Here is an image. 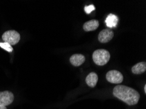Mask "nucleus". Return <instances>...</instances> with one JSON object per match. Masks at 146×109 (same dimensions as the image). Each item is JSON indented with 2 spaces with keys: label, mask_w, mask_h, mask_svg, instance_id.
<instances>
[{
  "label": "nucleus",
  "mask_w": 146,
  "mask_h": 109,
  "mask_svg": "<svg viewBox=\"0 0 146 109\" xmlns=\"http://www.w3.org/2000/svg\"><path fill=\"white\" fill-rule=\"evenodd\" d=\"M113 94L129 105L136 104L140 97L139 93L134 89L124 85L116 86L113 91Z\"/></svg>",
  "instance_id": "obj_1"
},
{
  "label": "nucleus",
  "mask_w": 146,
  "mask_h": 109,
  "mask_svg": "<svg viewBox=\"0 0 146 109\" xmlns=\"http://www.w3.org/2000/svg\"><path fill=\"white\" fill-rule=\"evenodd\" d=\"M110 54L108 50L104 49H98L95 50L92 54V59L98 65H104L109 61Z\"/></svg>",
  "instance_id": "obj_2"
},
{
  "label": "nucleus",
  "mask_w": 146,
  "mask_h": 109,
  "mask_svg": "<svg viewBox=\"0 0 146 109\" xmlns=\"http://www.w3.org/2000/svg\"><path fill=\"white\" fill-rule=\"evenodd\" d=\"M2 39L5 43L15 45L19 43L21 39V35L17 31L15 30H9L7 31L2 35Z\"/></svg>",
  "instance_id": "obj_3"
},
{
  "label": "nucleus",
  "mask_w": 146,
  "mask_h": 109,
  "mask_svg": "<svg viewBox=\"0 0 146 109\" xmlns=\"http://www.w3.org/2000/svg\"><path fill=\"white\" fill-rule=\"evenodd\" d=\"M107 81L112 84H121L123 81V76L121 73L116 70L108 71L106 74Z\"/></svg>",
  "instance_id": "obj_4"
},
{
  "label": "nucleus",
  "mask_w": 146,
  "mask_h": 109,
  "mask_svg": "<svg viewBox=\"0 0 146 109\" xmlns=\"http://www.w3.org/2000/svg\"><path fill=\"white\" fill-rule=\"evenodd\" d=\"M14 95L9 91L0 92V106H6L13 103Z\"/></svg>",
  "instance_id": "obj_5"
},
{
  "label": "nucleus",
  "mask_w": 146,
  "mask_h": 109,
  "mask_svg": "<svg viewBox=\"0 0 146 109\" xmlns=\"http://www.w3.org/2000/svg\"><path fill=\"white\" fill-rule=\"evenodd\" d=\"M114 35V33L111 29L103 30L98 35V41L102 43H106L111 41Z\"/></svg>",
  "instance_id": "obj_6"
},
{
  "label": "nucleus",
  "mask_w": 146,
  "mask_h": 109,
  "mask_svg": "<svg viewBox=\"0 0 146 109\" xmlns=\"http://www.w3.org/2000/svg\"><path fill=\"white\" fill-rule=\"evenodd\" d=\"M70 63L75 67H78L82 65L85 61V57L83 55L80 54H74L70 57Z\"/></svg>",
  "instance_id": "obj_7"
},
{
  "label": "nucleus",
  "mask_w": 146,
  "mask_h": 109,
  "mask_svg": "<svg viewBox=\"0 0 146 109\" xmlns=\"http://www.w3.org/2000/svg\"><path fill=\"white\" fill-rule=\"evenodd\" d=\"M86 83L87 84L88 86L91 88H94L96 86L97 82L98 81V75L94 72L90 73V74L87 75V77H86Z\"/></svg>",
  "instance_id": "obj_8"
},
{
  "label": "nucleus",
  "mask_w": 146,
  "mask_h": 109,
  "mask_svg": "<svg viewBox=\"0 0 146 109\" xmlns=\"http://www.w3.org/2000/svg\"><path fill=\"white\" fill-rule=\"evenodd\" d=\"M119 18L116 15L113 14H110L106 19V26L110 28H115L118 24Z\"/></svg>",
  "instance_id": "obj_9"
},
{
  "label": "nucleus",
  "mask_w": 146,
  "mask_h": 109,
  "mask_svg": "<svg viewBox=\"0 0 146 109\" xmlns=\"http://www.w3.org/2000/svg\"><path fill=\"white\" fill-rule=\"evenodd\" d=\"M99 26V22L96 20H91L85 22L83 25V29L85 32H91L96 30Z\"/></svg>",
  "instance_id": "obj_10"
},
{
  "label": "nucleus",
  "mask_w": 146,
  "mask_h": 109,
  "mask_svg": "<svg viewBox=\"0 0 146 109\" xmlns=\"http://www.w3.org/2000/svg\"><path fill=\"white\" fill-rule=\"evenodd\" d=\"M146 70L145 62H140L132 67V72L135 75H140L144 73Z\"/></svg>",
  "instance_id": "obj_11"
},
{
  "label": "nucleus",
  "mask_w": 146,
  "mask_h": 109,
  "mask_svg": "<svg viewBox=\"0 0 146 109\" xmlns=\"http://www.w3.org/2000/svg\"><path fill=\"white\" fill-rule=\"evenodd\" d=\"M0 47L2 48L5 50L9 52H11L13 50V48L11 45L7 43H5V42H4V43H0Z\"/></svg>",
  "instance_id": "obj_12"
},
{
  "label": "nucleus",
  "mask_w": 146,
  "mask_h": 109,
  "mask_svg": "<svg viewBox=\"0 0 146 109\" xmlns=\"http://www.w3.org/2000/svg\"><path fill=\"white\" fill-rule=\"evenodd\" d=\"M95 9V7L93 5H90L88 6H85L84 8V10L86 12L87 14H90L92 11H93Z\"/></svg>",
  "instance_id": "obj_13"
},
{
  "label": "nucleus",
  "mask_w": 146,
  "mask_h": 109,
  "mask_svg": "<svg viewBox=\"0 0 146 109\" xmlns=\"http://www.w3.org/2000/svg\"><path fill=\"white\" fill-rule=\"evenodd\" d=\"M0 109H7V107L4 106H0Z\"/></svg>",
  "instance_id": "obj_14"
},
{
  "label": "nucleus",
  "mask_w": 146,
  "mask_h": 109,
  "mask_svg": "<svg viewBox=\"0 0 146 109\" xmlns=\"http://www.w3.org/2000/svg\"><path fill=\"white\" fill-rule=\"evenodd\" d=\"M144 91H145V93H146V85H145L144 86Z\"/></svg>",
  "instance_id": "obj_15"
}]
</instances>
